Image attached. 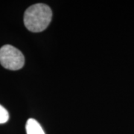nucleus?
Masks as SVG:
<instances>
[{
  "mask_svg": "<svg viewBox=\"0 0 134 134\" xmlns=\"http://www.w3.org/2000/svg\"><path fill=\"white\" fill-rule=\"evenodd\" d=\"M52 18L50 7L43 3L31 5L25 10L24 24L26 29L32 32L43 31L48 27Z\"/></svg>",
  "mask_w": 134,
  "mask_h": 134,
  "instance_id": "1",
  "label": "nucleus"
},
{
  "mask_svg": "<svg viewBox=\"0 0 134 134\" xmlns=\"http://www.w3.org/2000/svg\"><path fill=\"white\" fill-rule=\"evenodd\" d=\"M9 119V113L7 110L0 105V124L6 123Z\"/></svg>",
  "mask_w": 134,
  "mask_h": 134,
  "instance_id": "4",
  "label": "nucleus"
},
{
  "mask_svg": "<svg viewBox=\"0 0 134 134\" xmlns=\"http://www.w3.org/2000/svg\"><path fill=\"white\" fill-rule=\"evenodd\" d=\"M0 63L7 69L19 70L24 66V55L14 46L5 45L0 48Z\"/></svg>",
  "mask_w": 134,
  "mask_h": 134,
  "instance_id": "2",
  "label": "nucleus"
},
{
  "mask_svg": "<svg viewBox=\"0 0 134 134\" xmlns=\"http://www.w3.org/2000/svg\"><path fill=\"white\" fill-rule=\"evenodd\" d=\"M27 134H45L42 127L34 119H29L26 123Z\"/></svg>",
  "mask_w": 134,
  "mask_h": 134,
  "instance_id": "3",
  "label": "nucleus"
}]
</instances>
